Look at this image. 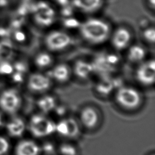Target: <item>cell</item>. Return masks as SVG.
Segmentation results:
<instances>
[{"mask_svg":"<svg viewBox=\"0 0 155 155\" xmlns=\"http://www.w3.org/2000/svg\"><path fill=\"white\" fill-rule=\"evenodd\" d=\"M80 35L87 42L98 45L110 38L111 31L109 24L98 18H90L80 23Z\"/></svg>","mask_w":155,"mask_h":155,"instance_id":"cell-1","label":"cell"},{"mask_svg":"<svg viewBox=\"0 0 155 155\" xmlns=\"http://www.w3.org/2000/svg\"><path fill=\"white\" fill-rule=\"evenodd\" d=\"M29 128L35 137H45L55 133L56 124L42 114H35L30 119Z\"/></svg>","mask_w":155,"mask_h":155,"instance_id":"cell-2","label":"cell"},{"mask_svg":"<svg viewBox=\"0 0 155 155\" xmlns=\"http://www.w3.org/2000/svg\"><path fill=\"white\" fill-rule=\"evenodd\" d=\"M33 19L40 27H48L56 19V13L53 8L45 1H39L33 7Z\"/></svg>","mask_w":155,"mask_h":155,"instance_id":"cell-3","label":"cell"},{"mask_svg":"<svg viewBox=\"0 0 155 155\" xmlns=\"http://www.w3.org/2000/svg\"><path fill=\"white\" fill-rule=\"evenodd\" d=\"M71 42V37L67 33L58 30L49 32L44 39L45 46L52 51H62L69 47Z\"/></svg>","mask_w":155,"mask_h":155,"instance_id":"cell-4","label":"cell"},{"mask_svg":"<svg viewBox=\"0 0 155 155\" xmlns=\"http://www.w3.org/2000/svg\"><path fill=\"white\" fill-rule=\"evenodd\" d=\"M140 95L138 91L130 87H120L116 94L117 102L127 109H134L140 102Z\"/></svg>","mask_w":155,"mask_h":155,"instance_id":"cell-5","label":"cell"},{"mask_svg":"<svg viewBox=\"0 0 155 155\" xmlns=\"http://www.w3.org/2000/svg\"><path fill=\"white\" fill-rule=\"evenodd\" d=\"M137 80L143 85H151L155 79V61L154 59L141 64L136 72Z\"/></svg>","mask_w":155,"mask_h":155,"instance_id":"cell-6","label":"cell"},{"mask_svg":"<svg viewBox=\"0 0 155 155\" xmlns=\"http://www.w3.org/2000/svg\"><path fill=\"white\" fill-rule=\"evenodd\" d=\"M119 58L114 53H102L98 54L92 63L94 71L97 70L101 71H111L119 63Z\"/></svg>","mask_w":155,"mask_h":155,"instance_id":"cell-7","label":"cell"},{"mask_svg":"<svg viewBox=\"0 0 155 155\" xmlns=\"http://www.w3.org/2000/svg\"><path fill=\"white\" fill-rule=\"evenodd\" d=\"M110 38L113 47L117 50H122L129 45L131 34L126 27H120L111 33Z\"/></svg>","mask_w":155,"mask_h":155,"instance_id":"cell-8","label":"cell"},{"mask_svg":"<svg viewBox=\"0 0 155 155\" xmlns=\"http://www.w3.org/2000/svg\"><path fill=\"white\" fill-rule=\"evenodd\" d=\"M21 105V98L16 91L13 90L5 91L0 97V106L6 112L14 113Z\"/></svg>","mask_w":155,"mask_h":155,"instance_id":"cell-9","label":"cell"},{"mask_svg":"<svg viewBox=\"0 0 155 155\" xmlns=\"http://www.w3.org/2000/svg\"><path fill=\"white\" fill-rule=\"evenodd\" d=\"M55 132L61 136L71 138L78 134L79 126L75 119L67 118L56 124Z\"/></svg>","mask_w":155,"mask_h":155,"instance_id":"cell-10","label":"cell"},{"mask_svg":"<svg viewBox=\"0 0 155 155\" xmlns=\"http://www.w3.org/2000/svg\"><path fill=\"white\" fill-rule=\"evenodd\" d=\"M51 79L42 73H33L28 80V87L33 92L41 93L48 90L51 86Z\"/></svg>","mask_w":155,"mask_h":155,"instance_id":"cell-11","label":"cell"},{"mask_svg":"<svg viewBox=\"0 0 155 155\" xmlns=\"http://www.w3.org/2000/svg\"><path fill=\"white\" fill-rule=\"evenodd\" d=\"M72 7L78 11L91 14L97 12L103 4V0H70Z\"/></svg>","mask_w":155,"mask_h":155,"instance_id":"cell-12","label":"cell"},{"mask_svg":"<svg viewBox=\"0 0 155 155\" xmlns=\"http://www.w3.org/2000/svg\"><path fill=\"white\" fill-rule=\"evenodd\" d=\"M80 120L84 127L87 128H92L96 125L99 116L95 109L91 107H87L81 111Z\"/></svg>","mask_w":155,"mask_h":155,"instance_id":"cell-13","label":"cell"},{"mask_svg":"<svg viewBox=\"0 0 155 155\" xmlns=\"http://www.w3.org/2000/svg\"><path fill=\"white\" fill-rule=\"evenodd\" d=\"M41 148L34 141L24 140L21 142L16 148V155H38Z\"/></svg>","mask_w":155,"mask_h":155,"instance_id":"cell-14","label":"cell"},{"mask_svg":"<svg viewBox=\"0 0 155 155\" xmlns=\"http://www.w3.org/2000/svg\"><path fill=\"white\" fill-rule=\"evenodd\" d=\"M74 71L78 78L87 79L94 71V69L92 63L83 60H79L74 64Z\"/></svg>","mask_w":155,"mask_h":155,"instance_id":"cell-15","label":"cell"},{"mask_svg":"<svg viewBox=\"0 0 155 155\" xmlns=\"http://www.w3.org/2000/svg\"><path fill=\"white\" fill-rule=\"evenodd\" d=\"M70 70L67 65L64 64H58L50 71V76L59 82H65L69 79Z\"/></svg>","mask_w":155,"mask_h":155,"instance_id":"cell-16","label":"cell"},{"mask_svg":"<svg viewBox=\"0 0 155 155\" xmlns=\"http://www.w3.org/2000/svg\"><path fill=\"white\" fill-rule=\"evenodd\" d=\"M37 105L42 112L48 113L54 110L56 106V101L53 96L45 95L38 99Z\"/></svg>","mask_w":155,"mask_h":155,"instance_id":"cell-17","label":"cell"},{"mask_svg":"<svg viewBox=\"0 0 155 155\" xmlns=\"http://www.w3.org/2000/svg\"><path fill=\"white\" fill-rule=\"evenodd\" d=\"M146 55L145 49L140 45H134L131 46L127 53V58L131 62H141Z\"/></svg>","mask_w":155,"mask_h":155,"instance_id":"cell-18","label":"cell"},{"mask_svg":"<svg viewBox=\"0 0 155 155\" xmlns=\"http://www.w3.org/2000/svg\"><path fill=\"white\" fill-rule=\"evenodd\" d=\"M25 123L20 118H15L8 125L7 129L13 136H20L25 130Z\"/></svg>","mask_w":155,"mask_h":155,"instance_id":"cell-19","label":"cell"},{"mask_svg":"<svg viewBox=\"0 0 155 155\" xmlns=\"http://www.w3.org/2000/svg\"><path fill=\"white\" fill-rule=\"evenodd\" d=\"M114 87H116L114 81L107 77L98 82L96 85V90L101 94H108L113 90Z\"/></svg>","mask_w":155,"mask_h":155,"instance_id":"cell-20","label":"cell"},{"mask_svg":"<svg viewBox=\"0 0 155 155\" xmlns=\"http://www.w3.org/2000/svg\"><path fill=\"white\" fill-rule=\"evenodd\" d=\"M52 61V56L47 52H41L38 53L35 59L36 65L40 68H44L50 66Z\"/></svg>","mask_w":155,"mask_h":155,"instance_id":"cell-21","label":"cell"},{"mask_svg":"<svg viewBox=\"0 0 155 155\" xmlns=\"http://www.w3.org/2000/svg\"><path fill=\"white\" fill-rule=\"evenodd\" d=\"M59 151L61 155H77L76 147L68 143H62L59 147Z\"/></svg>","mask_w":155,"mask_h":155,"instance_id":"cell-22","label":"cell"},{"mask_svg":"<svg viewBox=\"0 0 155 155\" xmlns=\"http://www.w3.org/2000/svg\"><path fill=\"white\" fill-rule=\"evenodd\" d=\"M144 39L148 43L154 44L155 41V30L154 27L147 28L142 33Z\"/></svg>","mask_w":155,"mask_h":155,"instance_id":"cell-23","label":"cell"},{"mask_svg":"<svg viewBox=\"0 0 155 155\" xmlns=\"http://www.w3.org/2000/svg\"><path fill=\"white\" fill-rule=\"evenodd\" d=\"M13 67L8 62H3L0 65V73L8 74L13 72Z\"/></svg>","mask_w":155,"mask_h":155,"instance_id":"cell-24","label":"cell"},{"mask_svg":"<svg viewBox=\"0 0 155 155\" xmlns=\"http://www.w3.org/2000/svg\"><path fill=\"white\" fill-rule=\"evenodd\" d=\"M8 148V143L7 141L0 137V155L4 154Z\"/></svg>","mask_w":155,"mask_h":155,"instance_id":"cell-25","label":"cell"},{"mask_svg":"<svg viewBox=\"0 0 155 155\" xmlns=\"http://www.w3.org/2000/svg\"><path fill=\"white\" fill-rule=\"evenodd\" d=\"M78 23H80V22H79L78 21L75 20V19L71 18H68L66 19L65 22L64 24L68 27H79L80 24L78 25Z\"/></svg>","mask_w":155,"mask_h":155,"instance_id":"cell-26","label":"cell"},{"mask_svg":"<svg viewBox=\"0 0 155 155\" xmlns=\"http://www.w3.org/2000/svg\"><path fill=\"white\" fill-rule=\"evenodd\" d=\"M25 35L22 31H18L15 33V39L18 42H22L25 40Z\"/></svg>","mask_w":155,"mask_h":155,"instance_id":"cell-27","label":"cell"},{"mask_svg":"<svg viewBox=\"0 0 155 155\" xmlns=\"http://www.w3.org/2000/svg\"><path fill=\"white\" fill-rule=\"evenodd\" d=\"M57 4L61 7H64L70 4V0H53Z\"/></svg>","mask_w":155,"mask_h":155,"instance_id":"cell-28","label":"cell"},{"mask_svg":"<svg viewBox=\"0 0 155 155\" xmlns=\"http://www.w3.org/2000/svg\"><path fill=\"white\" fill-rule=\"evenodd\" d=\"M54 110L56 111V113L59 115H62L65 113V109L64 107H62V106H59V107H58V106H56Z\"/></svg>","mask_w":155,"mask_h":155,"instance_id":"cell-29","label":"cell"},{"mask_svg":"<svg viewBox=\"0 0 155 155\" xmlns=\"http://www.w3.org/2000/svg\"><path fill=\"white\" fill-rule=\"evenodd\" d=\"M44 150L45 151L47 152V153H50L51 151H53V145L51 143H47V144H45L44 145Z\"/></svg>","mask_w":155,"mask_h":155,"instance_id":"cell-30","label":"cell"},{"mask_svg":"<svg viewBox=\"0 0 155 155\" xmlns=\"http://www.w3.org/2000/svg\"><path fill=\"white\" fill-rule=\"evenodd\" d=\"M13 79L15 81H16V82H20L22 81V75H21V72H18L17 71L13 76Z\"/></svg>","mask_w":155,"mask_h":155,"instance_id":"cell-31","label":"cell"},{"mask_svg":"<svg viewBox=\"0 0 155 155\" xmlns=\"http://www.w3.org/2000/svg\"><path fill=\"white\" fill-rule=\"evenodd\" d=\"M148 4L151 9H154L155 8V0H147Z\"/></svg>","mask_w":155,"mask_h":155,"instance_id":"cell-32","label":"cell"},{"mask_svg":"<svg viewBox=\"0 0 155 155\" xmlns=\"http://www.w3.org/2000/svg\"><path fill=\"white\" fill-rule=\"evenodd\" d=\"M1 124H2V120H1V115H0V126L1 125Z\"/></svg>","mask_w":155,"mask_h":155,"instance_id":"cell-33","label":"cell"},{"mask_svg":"<svg viewBox=\"0 0 155 155\" xmlns=\"http://www.w3.org/2000/svg\"><path fill=\"white\" fill-rule=\"evenodd\" d=\"M152 155H154V154H152Z\"/></svg>","mask_w":155,"mask_h":155,"instance_id":"cell-34","label":"cell"}]
</instances>
